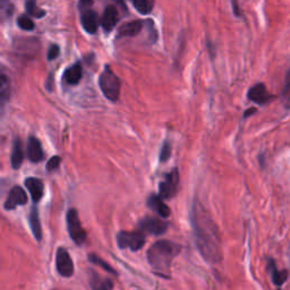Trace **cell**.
<instances>
[{"mask_svg": "<svg viewBox=\"0 0 290 290\" xmlns=\"http://www.w3.org/2000/svg\"><path fill=\"white\" fill-rule=\"evenodd\" d=\"M11 79L6 75H0V116L5 113V109L11 99Z\"/></svg>", "mask_w": 290, "mask_h": 290, "instance_id": "4fadbf2b", "label": "cell"}, {"mask_svg": "<svg viewBox=\"0 0 290 290\" xmlns=\"http://www.w3.org/2000/svg\"><path fill=\"white\" fill-rule=\"evenodd\" d=\"M117 243L119 248H128L133 252H137L145 245V235L142 230L120 231L117 235Z\"/></svg>", "mask_w": 290, "mask_h": 290, "instance_id": "277c9868", "label": "cell"}, {"mask_svg": "<svg viewBox=\"0 0 290 290\" xmlns=\"http://www.w3.org/2000/svg\"><path fill=\"white\" fill-rule=\"evenodd\" d=\"M270 269H271V274H272V282L275 285H281L283 284L288 279V271H279L275 267V264L273 261H270Z\"/></svg>", "mask_w": 290, "mask_h": 290, "instance_id": "44dd1931", "label": "cell"}, {"mask_svg": "<svg viewBox=\"0 0 290 290\" xmlns=\"http://www.w3.org/2000/svg\"><path fill=\"white\" fill-rule=\"evenodd\" d=\"M60 162H61V158L60 157H58V155H55V157H52L47 163V171H49V172L53 171L55 169H57L58 167L60 166Z\"/></svg>", "mask_w": 290, "mask_h": 290, "instance_id": "83f0119b", "label": "cell"}, {"mask_svg": "<svg viewBox=\"0 0 290 290\" xmlns=\"http://www.w3.org/2000/svg\"><path fill=\"white\" fill-rule=\"evenodd\" d=\"M233 8L236 16H240V11L238 7V0H233Z\"/></svg>", "mask_w": 290, "mask_h": 290, "instance_id": "4dcf8cb0", "label": "cell"}, {"mask_svg": "<svg viewBox=\"0 0 290 290\" xmlns=\"http://www.w3.org/2000/svg\"><path fill=\"white\" fill-rule=\"evenodd\" d=\"M119 21V14L115 6H108L106 8L101 20V25L106 32H111L117 25Z\"/></svg>", "mask_w": 290, "mask_h": 290, "instance_id": "7c38bea8", "label": "cell"}, {"mask_svg": "<svg viewBox=\"0 0 290 290\" xmlns=\"http://www.w3.org/2000/svg\"><path fill=\"white\" fill-rule=\"evenodd\" d=\"M29 222H30L31 230H32L34 237L37 238V240H41L42 229H41V222H40V219H39V212H38L37 207H33L32 210H31Z\"/></svg>", "mask_w": 290, "mask_h": 290, "instance_id": "d6986e66", "label": "cell"}, {"mask_svg": "<svg viewBox=\"0 0 290 290\" xmlns=\"http://www.w3.org/2000/svg\"><path fill=\"white\" fill-rule=\"evenodd\" d=\"M88 261L93 263V264H96V265L101 266L102 269L106 270L107 272H109V273L114 274V275H117V272H116V270L113 269V267L109 265V263H107L106 261L102 260V258H100L99 256H96L95 254H90V255H88Z\"/></svg>", "mask_w": 290, "mask_h": 290, "instance_id": "cb8c5ba5", "label": "cell"}, {"mask_svg": "<svg viewBox=\"0 0 290 290\" xmlns=\"http://www.w3.org/2000/svg\"><path fill=\"white\" fill-rule=\"evenodd\" d=\"M57 271L64 278H70L74 274V263L65 248H58L56 255Z\"/></svg>", "mask_w": 290, "mask_h": 290, "instance_id": "52a82bcc", "label": "cell"}, {"mask_svg": "<svg viewBox=\"0 0 290 290\" xmlns=\"http://www.w3.org/2000/svg\"><path fill=\"white\" fill-rule=\"evenodd\" d=\"M81 22H82L83 29L90 34H94L98 31V29H99V23H100L99 16H98L96 12L90 10V8H87V10H83Z\"/></svg>", "mask_w": 290, "mask_h": 290, "instance_id": "8fae6325", "label": "cell"}, {"mask_svg": "<svg viewBox=\"0 0 290 290\" xmlns=\"http://www.w3.org/2000/svg\"><path fill=\"white\" fill-rule=\"evenodd\" d=\"M191 224L200 253L208 262L219 263L222 258L219 229L202 204L198 202L194 203L191 210Z\"/></svg>", "mask_w": 290, "mask_h": 290, "instance_id": "6da1fadb", "label": "cell"}, {"mask_svg": "<svg viewBox=\"0 0 290 290\" xmlns=\"http://www.w3.org/2000/svg\"><path fill=\"white\" fill-rule=\"evenodd\" d=\"M26 203H28V195H26L25 190L21 186H14L11 189L10 194H8L4 208L7 211H12V210H15L20 205H25Z\"/></svg>", "mask_w": 290, "mask_h": 290, "instance_id": "9c48e42d", "label": "cell"}, {"mask_svg": "<svg viewBox=\"0 0 290 290\" xmlns=\"http://www.w3.org/2000/svg\"><path fill=\"white\" fill-rule=\"evenodd\" d=\"M148 205L153 210V211L157 212L161 218H168L170 217L171 211L167 204L163 203L162 199L158 195H151L150 199L148 201Z\"/></svg>", "mask_w": 290, "mask_h": 290, "instance_id": "e0dca14e", "label": "cell"}, {"mask_svg": "<svg viewBox=\"0 0 290 290\" xmlns=\"http://www.w3.org/2000/svg\"><path fill=\"white\" fill-rule=\"evenodd\" d=\"M171 157V145H170V143H169L168 141H166L163 143V145H162V149H161V152H160V162L163 163V162H166L169 160V158Z\"/></svg>", "mask_w": 290, "mask_h": 290, "instance_id": "4316f807", "label": "cell"}, {"mask_svg": "<svg viewBox=\"0 0 290 290\" xmlns=\"http://www.w3.org/2000/svg\"><path fill=\"white\" fill-rule=\"evenodd\" d=\"M143 23H144V22H142V21H133V22H129V23L122 25L118 30L117 38L122 39V38L136 37V35L141 33L143 25H144Z\"/></svg>", "mask_w": 290, "mask_h": 290, "instance_id": "9a60e30c", "label": "cell"}, {"mask_svg": "<svg viewBox=\"0 0 290 290\" xmlns=\"http://www.w3.org/2000/svg\"><path fill=\"white\" fill-rule=\"evenodd\" d=\"M255 111H256L255 108H249V110L246 111V113L244 114V117H248L249 115H251V114H254V113H255Z\"/></svg>", "mask_w": 290, "mask_h": 290, "instance_id": "1f68e13d", "label": "cell"}, {"mask_svg": "<svg viewBox=\"0 0 290 290\" xmlns=\"http://www.w3.org/2000/svg\"><path fill=\"white\" fill-rule=\"evenodd\" d=\"M28 157L30 159V161H32L34 163H38L40 161H42L44 158L43 149L40 141L37 137L31 136L29 138L28 142Z\"/></svg>", "mask_w": 290, "mask_h": 290, "instance_id": "5bb4252c", "label": "cell"}, {"mask_svg": "<svg viewBox=\"0 0 290 290\" xmlns=\"http://www.w3.org/2000/svg\"><path fill=\"white\" fill-rule=\"evenodd\" d=\"M25 10L30 16L35 17V19H41L46 16V12L37 6V0H26Z\"/></svg>", "mask_w": 290, "mask_h": 290, "instance_id": "603a6c76", "label": "cell"}, {"mask_svg": "<svg viewBox=\"0 0 290 290\" xmlns=\"http://www.w3.org/2000/svg\"><path fill=\"white\" fill-rule=\"evenodd\" d=\"M83 75V70H82V65L79 62H76V64L70 66L69 68H67L64 73V79L67 84L69 85H76V84L79 83L82 78Z\"/></svg>", "mask_w": 290, "mask_h": 290, "instance_id": "ac0fdd59", "label": "cell"}, {"mask_svg": "<svg viewBox=\"0 0 290 290\" xmlns=\"http://www.w3.org/2000/svg\"><path fill=\"white\" fill-rule=\"evenodd\" d=\"M247 96L249 100L257 105H265L272 99V95L267 92L266 86L263 83H258L249 88Z\"/></svg>", "mask_w": 290, "mask_h": 290, "instance_id": "30bf717a", "label": "cell"}, {"mask_svg": "<svg viewBox=\"0 0 290 290\" xmlns=\"http://www.w3.org/2000/svg\"><path fill=\"white\" fill-rule=\"evenodd\" d=\"M94 275V278L91 280V283H92V288L94 289H100V290H109V289H113L114 288V283L111 282L110 280L108 279H105L104 281H100V276L96 275L95 273L93 274Z\"/></svg>", "mask_w": 290, "mask_h": 290, "instance_id": "d4e9b609", "label": "cell"}, {"mask_svg": "<svg viewBox=\"0 0 290 290\" xmlns=\"http://www.w3.org/2000/svg\"><path fill=\"white\" fill-rule=\"evenodd\" d=\"M178 185H179V172H178L177 168H173L170 172L164 176V180L160 182V198L163 200L173 198L177 194Z\"/></svg>", "mask_w": 290, "mask_h": 290, "instance_id": "8992f818", "label": "cell"}, {"mask_svg": "<svg viewBox=\"0 0 290 290\" xmlns=\"http://www.w3.org/2000/svg\"><path fill=\"white\" fill-rule=\"evenodd\" d=\"M17 25H19L20 28L24 31H32L35 28L33 21L31 20L29 16H25V15L19 17V20H17Z\"/></svg>", "mask_w": 290, "mask_h": 290, "instance_id": "484cf974", "label": "cell"}, {"mask_svg": "<svg viewBox=\"0 0 290 290\" xmlns=\"http://www.w3.org/2000/svg\"><path fill=\"white\" fill-rule=\"evenodd\" d=\"M67 229L73 242L82 246L86 240V233L83 229L81 221H79L78 213L75 209H70L67 213Z\"/></svg>", "mask_w": 290, "mask_h": 290, "instance_id": "5b68a950", "label": "cell"}, {"mask_svg": "<svg viewBox=\"0 0 290 290\" xmlns=\"http://www.w3.org/2000/svg\"><path fill=\"white\" fill-rule=\"evenodd\" d=\"M60 52V48L57 46V44H52V46L49 48L48 50V60H53L59 56Z\"/></svg>", "mask_w": 290, "mask_h": 290, "instance_id": "f1b7e54d", "label": "cell"}, {"mask_svg": "<svg viewBox=\"0 0 290 290\" xmlns=\"http://www.w3.org/2000/svg\"><path fill=\"white\" fill-rule=\"evenodd\" d=\"M99 86L107 99L116 102L120 95V79L117 77L110 66H106L99 78Z\"/></svg>", "mask_w": 290, "mask_h": 290, "instance_id": "3957f363", "label": "cell"}, {"mask_svg": "<svg viewBox=\"0 0 290 290\" xmlns=\"http://www.w3.org/2000/svg\"><path fill=\"white\" fill-rule=\"evenodd\" d=\"M181 247L170 240H159L154 243L148 251V261L153 270L158 272H168L171 263L180 253Z\"/></svg>", "mask_w": 290, "mask_h": 290, "instance_id": "7a4b0ae2", "label": "cell"}, {"mask_svg": "<svg viewBox=\"0 0 290 290\" xmlns=\"http://www.w3.org/2000/svg\"><path fill=\"white\" fill-rule=\"evenodd\" d=\"M25 187L30 191L31 196H32V200L35 203H38L40 200L42 199L43 196V182L39 179V178H26L25 179Z\"/></svg>", "mask_w": 290, "mask_h": 290, "instance_id": "2e32d148", "label": "cell"}, {"mask_svg": "<svg viewBox=\"0 0 290 290\" xmlns=\"http://www.w3.org/2000/svg\"><path fill=\"white\" fill-rule=\"evenodd\" d=\"M135 10L142 15H148L154 8V0H133Z\"/></svg>", "mask_w": 290, "mask_h": 290, "instance_id": "7402d4cb", "label": "cell"}, {"mask_svg": "<svg viewBox=\"0 0 290 290\" xmlns=\"http://www.w3.org/2000/svg\"><path fill=\"white\" fill-rule=\"evenodd\" d=\"M140 228L142 231H145L148 234L160 236L166 233L168 229V224L159 219V218L146 217L140 222Z\"/></svg>", "mask_w": 290, "mask_h": 290, "instance_id": "ba28073f", "label": "cell"}, {"mask_svg": "<svg viewBox=\"0 0 290 290\" xmlns=\"http://www.w3.org/2000/svg\"><path fill=\"white\" fill-rule=\"evenodd\" d=\"M93 4V0H81L79 2V8L81 10H87V8H90Z\"/></svg>", "mask_w": 290, "mask_h": 290, "instance_id": "f546056e", "label": "cell"}, {"mask_svg": "<svg viewBox=\"0 0 290 290\" xmlns=\"http://www.w3.org/2000/svg\"><path fill=\"white\" fill-rule=\"evenodd\" d=\"M24 154H23V148H22V143L20 138H16L14 141V145H13V151H12V167L14 169L21 168L22 163H23Z\"/></svg>", "mask_w": 290, "mask_h": 290, "instance_id": "ffe728a7", "label": "cell"}]
</instances>
